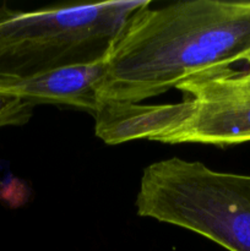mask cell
Wrapping results in <instances>:
<instances>
[{"mask_svg":"<svg viewBox=\"0 0 250 251\" xmlns=\"http://www.w3.org/2000/svg\"><path fill=\"white\" fill-rule=\"evenodd\" d=\"M250 55V1L189 0L132 16L107 58L100 102L140 103Z\"/></svg>","mask_w":250,"mask_h":251,"instance_id":"cell-1","label":"cell"},{"mask_svg":"<svg viewBox=\"0 0 250 251\" xmlns=\"http://www.w3.org/2000/svg\"><path fill=\"white\" fill-rule=\"evenodd\" d=\"M150 0L69 2L37 10L0 6V81L105 60Z\"/></svg>","mask_w":250,"mask_h":251,"instance_id":"cell-2","label":"cell"},{"mask_svg":"<svg viewBox=\"0 0 250 251\" xmlns=\"http://www.w3.org/2000/svg\"><path fill=\"white\" fill-rule=\"evenodd\" d=\"M140 217L191 230L229 251H250V176L173 157L144 169Z\"/></svg>","mask_w":250,"mask_h":251,"instance_id":"cell-3","label":"cell"},{"mask_svg":"<svg viewBox=\"0 0 250 251\" xmlns=\"http://www.w3.org/2000/svg\"><path fill=\"white\" fill-rule=\"evenodd\" d=\"M185 95L180 120L157 141L229 146L250 141V71H205L175 86Z\"/></svg>","mask_w":250,"mask_h":251,"instance_id":"cell-4","label":"cell"},{"mask_svg":"<svg viewBox=\"0 0 250 251\" xmlns=\"http://www.w3.org/2000/svg\"><path fill=\"white\" fill-rule=\"evenodd\" d=\"M107 70V59L92 64L68 66L22 80L0 81V92L32 104H58L95 114Z\"/></svg>","mask_w":250,"mask_h":251,"instance_id":"cell-5","label":"cell"},{"mask_svg":"<svg viewBox=\"0 0 250 251\" xmlns=\"http://www.w3.org/2000/svg\"><path fill=\"white\" fill-rule=\"evenodd\" d=\"M181 102L141 105L139 103L100 102L95 112V132L107 145L131 140L157 141L180 119Z\"/></svg>","mask_w":250,"mask_h":251,"instance_id":"cell-6","label":"cell"},{"mask_svg":"<svg viewBox=\"0 0 250 251\" xmlns=\"http://www.w3.org/2000/svg\"><path fill=\"white\" fill-rule=\"evenodd\" d=\"M36 107L27 100L0 92V129L27 124Z\"/></svg>","mask_w":250,"mask_h":251,"instance_id":"cell-7","label":"cell"},{"mask_svg":"<svg viewBox=\"0 0 250 251\" xmlns=\"http://www.w3.org/2000/svg\"><path fill=\"white\" fill-rule=\"evenodd\" d=\"M244 61H247V63H248V65H249V69H248V70L250 71V55H248L247 58H245Z\"/></svg>","mask_w":250,"mask_h":251,"instance_id":"cell-8","label":"cell"}]
</instances>
